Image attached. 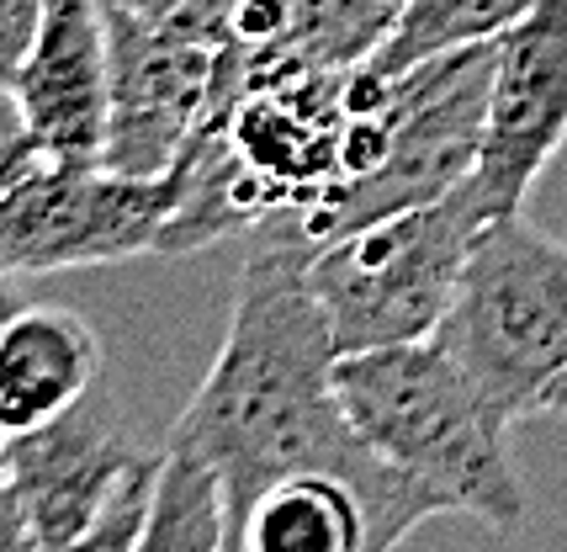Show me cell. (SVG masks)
<instances>
[{
    "label": "cell",
    "instance_id": "6da1fadb",
    "mask_svg": "<svg viewBox=\"0 0 567 552\" xmlns=\"http://www.w3.org/2000/svg\"><path fill=\"white\" fill-rule=\"evenodd\" d=\"M340 346L308 287V266L249 251L218 361L181 409L171 441L213 462L228 489L234 548L255 500L292 473H340L371 510V548L409 542L445 504L361 441L340 399Z\"/></svg>",
    "mask_w": 567,
    "mask_h": 552
},
{
    "label": "cell",
    "instance_id": "9a60e30c",
    "mask_svg": "<svg viewBox=\"0 0 567 552\" xmlns=\"http://www.w3.org/2000/svg\"><path fill=\"white\" fill-rule=\"evenodd\" d=\"M101 6L106 11H127V17H144V22H159V27L197 32L207 43L228 49L249 0H101Z\"/></svg>",
    "mask_w": 567,
    "mask_h": 552
},
{
    "label": "cell",
    "instance_id": "7a4b0ae2",
    "mask_svg": "<svg viewBox=\"0 0 567 552\" xmlns=\"http://www.w3.org/2000/svg\"><path fill=\"white\" fill-rule=\"evenodd\" d=\"M340 399L377 457L424 483L445 515L494 531L525 521V483L509 457V415L445 351L441 335L340 356Z\"/></svg>",
    "mask_w": 567,
    "mask_h": 552
},
{
    "label": "cell",
    "instance_id": "4fadbf2b",
    "mask_svg": "<svg viewBox=\"0 0 567 552\" xmlns=\"http://www.w3.org/2000/svg\"><path fill=\"white\" fill-rule=\"evenodd\" d=\"M223 552L234 548V515H228V489L213 462H202L192 447H165L159 462V489H154V515L144 531V552Z\"/></svg>",
    "mask_w": 567,
    "mask_h": 552
},
{
    "label": "cell",
    "instance_id": "52a82bcc",
    "mask_svg": "<svg viewBox=\"0 0 567 552\" xmlns=\"http://www.w3.org/2000/svg\"><path fill=\"white\" fill-rule=\"evenodd\" d=\"M17 123L6 133L0 176L49 160H101L112 127V32L101 0H49L43 27L17 70H6Z\"/></svg>",
    "mask_w": 567,
    "mask_h": 552
},
{
    "label": "cell",
    "instance_id": "7c38bea8",
    "mask_svg": "<svg viewBox=\"0 0 567 552\" xmlns=\"http://www.w3.org/2000/svg\"><path fill=\"white\" fill-rule=\"evenodd\" d=\"M245 552H361L371 548V510L340 473H292L271 483L245 521Z\"/></svg>",
    "mask_w": 567,
    "mask_h": 552
},
{
    "label": "cell",
    "instance_id": "30bf717a",
    "mask_svg": "<svg viewBox=\"0 0 567 552\" xmlns=\"http://www.w3.org/2000/svg\"><path fill=\"white\" fill-rule=\"evenodd\" d=\"M101 335L70 308H22L0 335V430L22 436L101 388Z\"/></svg>",
    "mask_w": 567,
    "mask_h": 552
},
{
    "label": "cell",
    "instance_id": "e0dca14e",
    "mask_svg": "<svg viewBox=\"0 0 567 552\" xmlns=\"http://www.w3.org/2000/svg\"><path fill=\"white\" fill-rule=\"evenodd\" d=\"M542 415H567V372L542 393Z\"/></svg>",
    "mask_w": 567,
    "mask_h": 552
},
{
    "label": "cell",
    "instance_id": "8fae6325",
    "mask_svg": "<svg viewBox=\"0 0 567 552\" xmlns=\"http://www.w3.org/2000/svg\"><path fill=\"white\" fill-rule=\"evenodd\" d=\"M403 11L409 0H287V27L271 53H260L249 70H234L228 59L223 64L239 75V85L287 70H361L388 49Z\"/></svg>",
    "mask_w": 567,
    "mask_h": 552
},
{
    "label": "cell",
    "instance_id": "5bb4252c",
    "mask_svg": "<svg viewBox=\"0 0 567 552\" xmlns=\"http://www.w3.org/2000/svg\"><path fill=\"white\" fill-rule=\"evenodd\" d=\"M536 0H409L398 32L388 49L371 59L377 75H403L424 59L472 49V43H494L530 11Z\"/></svg>",
    "mask_w": 567,
    "mask_h": 552
},
{
    "label": "cell",
    "instance_id": "2e32d148",
    "mask_svg": "<svg viewBox=\"0 0 567 552\" xmlns=\"http://www.w3.org/2000/svg\"><path fill=\"white\" fill-rule=\"evenodd\" d=\"M43 6L49 0H0V53H6V70H17L43 27Z\"/></svg>",
    "mask_w": 567,
    "mask_h": 552
},
{
    "label": "cell",
    "instance_id": "5b68a950",
    "mask_svg": "<svg viewBox=\"0 0 567 552\" xmlns=\"http://www.w3.org/2000/svg\"><path fill=\"white\" fill-rule=\"evenodd\" d=\"M435 335L509 420L542 415V393L567 372V239L525 213L488 218Z\"/></svg>",
    "mask_w": 567,
    "mask_h": 552
},
{
    "label": "cell",
    "instance_id": "277c9868",
    "mask_svg": "<svg viewBox=\"0 0 567 552\" xmlns=\"http://www.w3.org/2000/svg\"><path fill=\"white\" fill-rule=\"evenodd\" d=\"M488 218L494 213L467 176L445 197L371 218L313 251L308 287L334 329L340 356L430 340L456 303L467 255Z\"/></svg>",
    "mask_w": 567,
    "mask_h": 552
},
{
    "label": "cell",
    "instance_id": "ba28073f",
    "mask_svg": "<svg viewBox=\"0 0 567 552\" xmlns=\"http://www.w3.org/2000/svg\"><path fill=\"white\" fill-rule=\"evenodd\" d=\"M106 11V6H101ZM112 32V127L106 165L133 176H165L213 112L223 49L197 32L106 11Z\"/></svg>",
    "mask_w": 567,
    "mask_h": 552
},
{
    "label": "cell",
    "instance_id": "9c48e42d",
    "mask_svg": "<svg viewBox=\"0 0 567 552\" xmlns=\"http://www.w3.org/2000/svg\"><path fill=\"white\" fill-rule=\"evenodd\" d=\"M567 144V0H536L494 43L488 133L472 186L488 213H525Z\"/></svg>",
    "mask_w": 567,
    "mask_h": 552
},
{
    "label": "cell",
    "instance_id": "3957f363",
    "mask_svg": "<svg viewBox=\"0 0 567 552\" xmlns=\"http://www.w3.org/2000/svg\"><path fill=\"white\" fill-rule=\"evenodd\" d=\"M165 452L127 436L106 388L59 420L6 436L0 510L6 552H138Z\"/></svg>",
    "mask_w": 567,
    "mask_h": 552
},
{
    "label": "cell",
    "instance_id": "8992f818",
    "mask_svg": "<svg viewBox=\"0 0 567 552\" xmlns=\"http://www.w3.org/2000/svg\"><path fill=\"white\" fill-rule=\"evenodd\" d=\"M0 266L6 276H49L159 255L181 207V176H133L106 160H49L6 171Z\"/></svg>",
    "mask_w": 567,
    "mask_h": 552
}]
</instances>
